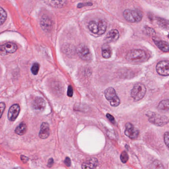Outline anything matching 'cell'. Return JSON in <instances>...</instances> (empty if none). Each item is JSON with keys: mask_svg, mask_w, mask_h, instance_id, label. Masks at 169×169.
<instances>
[{"mask_svg": "<svg viewBox=\"0 0 169 169\" xmlns=\"http://www.w3.org/2000/svg\"><path fill=\"white\" fill-rule=\"evenodd\" d=\"M32 106L36 110L42 111L45 108V101L42 98L37 97L34 99L33 102H32Z\"/></svg>", "mask_w": 169, "mask_h": 169, "instance_id": "cell-13", "label": "cell"}, {"mask_svg": "<svg viewBox=\"0 0 169 169\" xmlns=\"http://www.w3.org/2000/svg\"><path fill=\"white\" fill-rule=\"evenodd\" d=\"M73 89L72 86H69L68 87V95L69 97H72L73 94Z\"/></svg>", "mask_w": 169, "mask_h": 169, "instance_id": "cell-28", "label": "cell"}, {"mask_svg": "<svg viewBox=\"0 0 169 169\" xmlns=\"http://www.w3.org/2000/svg\"><path fill=\"white\" fill-rule=\"evenodd\" d=\"M64 163L67 166L69 167L71 165V159L69 157H66L65 160L64 161Z\"/></svg>", "mask_w": 169, "mask_h": 169, "instance_id": "cell-29", "label": "cell"}, {"mask_svg": "<svg viewBox=\"0 0 169 169\" xmlns=\"http://www.w3.org/2000/svg\"><path fill=\"white\" fill-rule=\"evenodd\" d=\"M169 134L168 132H167L165 133V135H164V142L166 145L167 147H169Z\"/></svg>", "mask_w": 169, "mask_h": 169, "instance_id": "cell-26", "label": "cell"}, {"mask_svg": "<svg viewBox=\"0 0 169 169\" xmlns=\"http://www.w3.org/2000/svg\"><path fill=\"white\" fill-rule=\"evenodd\" d=\"M98 165V160L95 158H91L83 163L82 169H95Z\"/></svg>", "mask_w": 169, "mask_h": 169, "instance_id": "cell-14", "label": "cell"}, {"mask_svg": "<svg viewBox=\"0 0 169 169\" xmlns=\"http://www.w3.org/2000/svg\"><path fill=\"white\" fill-rule=\"evenodd\" d=\"M40 68V65L38 63H34L32 65V67L31 69V72L34 75H37L38 73L39 70Z\"/></svg>", "mask_w": 169, "mask_h": 169, "instance_id": "cell-24", "label": "cell"}, {"mask_svg": "<svg viewBox=\"0 0 169 169\" xmlns=\"http://www.w3.org/2000/svg\"><path fill=\"white\" fill-rule=\"evenodd\" d=\"M146 31L149 35H154L155 34V31L153 29L151 28H147L146 29Z\"/></svg>", "mask_w": 169, "mask_h": 169, "instance_id": "cell-32", "label": "cell"}, {"mask_svg": "<svg viewBox=\"0 0 169 169\" xmlns=\"http://www.w3.org/2000/svg\"><path fill=\"white\" fill-rule=\"evenodd\" d=\"M7 13L4 9L0 8V25L3 24L7 19Z\"/></svg>", "mask_w": 169, "mask_h": 169, "instance_id": "cell-23", "label": "cell"}, {"mask_svg": "<svg viewBox=\"0 0 169 169\" xmlns=\"http://www.w3.org/2000/svg\"><path fill=\"white\" fill-rule=\"evenodd\" d=\"M153 40L155 44H156L159 49H160L163 52H169V44L166 41L159 40L156 38H153Z\"/></svg>", "mask_w": 169, "mask_h": 169, "instance_id": "cell-17", "label": "cell"}, {"mask_svg": "<svg viewBox=\"0 0 169 169\" xmlns=\"http://www.w3.org/2000/svg\"><path fill=\"white\" fill-rule=\"evenodd\" d=\"M146 91L145 86L143 84L138 83L135 84L131 91V96L135 101H139L142 99Z\"/></svg>", "mask_w": 169, "mask_h": 169, "instance_id": "cell-5", "label": "cell"}, {"mask_svg": "<svg viewBox=\"0 0 169 169\" xmlns=\"http://www.w3.org/2000/svg\"><path fill=\"white\" fill-rule=\"evenodd\" d=\"M27 126L24 123H21L19 125L16 129L15 132L16 134L19 136H23L26 132Z\"/></svg>", "mask_w": 169, "mask_h": 169, "instance_id": "cell-20", "label": "cell"}, {"mask_svg": "<svg viewBox=\"0 0 169 169\" xmlns=\"http://www.w3.org/2000/svg\"><path fill=\"white\" fill-rule=\"evenodd\" d=\"M76 52L78 56L82 60L85 61L92 60V54L88 47L85 44H80L77 47Z\"/></svg>", "mask_w": 169, "mask_h": 169, "instance_id": "cell-7", "label": "cell"}, {"mask_svg": "<svg viewBox=\"0 0 169 169\" xmlns=\"http://www.w3.org/2000/svg\"><path fill=\"white\" fill-rule=\"evenodd\" d=\"M20 111V107L19 105L15 104L12 106L9 110L8 119L11 121H14L18 116Z\"/></svg>", "mask_w": 169, "mask_h": 169, "instance_id": "cell-11", "label": "cell"}, {"mask_svg": "<svg viewBox=\"0 0 169 169\" xmlns=\"http://www.w3.org/2000/svg\"><path fill=\"white\" fill-rule=\"evenodd\" d=\"M150 169H164V166L161 161L159 160H155L150 164Z\"/></svg>", "mask_w": 169, "mask_h": 169, "instance_id": "cell-21", "label": "cell"}, {"mask_svg": "<svg viewBox=\"0 0 169 169\" xmlns=\"http://www.w3.org/2000/svg\"><path fill=\"white\" fill-rule=\"evenodd\" d=\"M50 129L49 125L46 122L42 123L40 130L39 133V136L41 139H46L49 136Z\"/></svg>", "mask_w": 169, "mask_h": 169, "instance_id": "cell-12", "label": "cell"}, {"mask_svg": "<svg viewBox=\"0 0 169 169\" xmlns=\"http://www.w3.org/2000/svg\"><path fill=\"white\" fill-rule=\"evenodd\" d=\"M20 159H21V161H23V163H26L28 161V160H29L28 157L23 156V155H21L20 156Z\"/></svg>", "mask_w": 169, "mask_h": 169, "instance_id": "cell-33", "label": "cell"}, {"mask_svg": "<svg viewBox=\"0 0 169 169\" xmlns=\"http://www.w3.org/2000/svg\"><path fill=\"white\" fill-rule=\"evenodd\" d=\"M5 108V103L4 102H1L0 103V119L2 117V116L3 115L4 111Z\"/></svg>", "mask_w": 169, "mask_h": 169, "instance_id": "cell-27", "label": "cell"}, {"mask_svg": "<svg viewBox=\"0 0 169 169\" xmlns=\"http://www.w3.org/2000/svg\"><path fill=\"white\" fill-rule=\"evenodd\" d=\"M54 164V160L53 158H50L48 160V166L49 167V168H51L53 166V165Z\"/></svg>", "mask_w": 169, "mask_h": 169, "instance_id": "cell-31", "label": "cell"}, {"mask_svg": "<svg viewBox=\"0 0 169 169\" xmlns=\"http://www.w3.org/2000/svg\"><path fill=\"white\" fill-rule=\"evenodd\" d=\"M17 47L13 43H7L0 46V55L4 56L9 53H12L16 52Z\"/></svg>", "mask_w": 169, "mask_h": 169, "instance_id": "cell-8", "label": "cell"}, {"mask_svg": "<svg viewBox=\"0 0 169 169\" xmlns=\"http://www.w3.org/2000/svg\"><path fill=\"white\" fill-rule=\"evenodd\" d=\"M158 108L163 110H168L169 109V99L164 100L160 102L158 105Z\"/></svg>", "mask_w": 169, "mask_h": 169, "instance_id": "cell-22", "label": "cell"}, {"mask_svg": "<svg viewBox=\"0 0 169 169\" xmlns=\"http://www.w3.org/2000/svg\"><path fill=\"white\" fill-rule=\"evenodd\" d=\"M139 129L131 123H127L125 124V133L128 137L132 140H136L139 136Z\"/></svg>", "mask_w": 169, "mask_h": 169, "instance_id": "cell-9", "label": "cell"}, {"mask_svg": "<svg viewBox=\"0 0 169 169\" xmlns=\"http://www.w3.org/2000/svg\"><path fill=\"white\" fill-rule=\"evenodd\" d=\"M119 32L116 29L111 30L107 35L105 38L106 41L108 43L114 42L118 39L119 38Z\"/></svg>", "mask_w": 169, "mask_h": 169, "instance_id": "cell-16", "label": "cell"}, {"mask_svg": "<svg viewBox=\"0 0 169 169\" xmlns=\"http://www.w3.org/2000/svg\"><path fill=\"white\" fill-rule=\"evenodd\" d=\"M12 169H23V168H21V167H15L13 168Z\"/></svg>", "mask_w": 169, "mask_h": 169, "instance_id": "cell-34", "label": "cell"}, {"mask_svg": "<svg viewBox=\"0 0 169 169\" xmlns=\"http://www.w3.org/2000/svg\"><path fill=\"white\" fill-rule=\"evenodd\" d=\"M106 98L110 103V105L114 107H117L120 104V99L117 95L116 91L113 88H107L104 93Z\"/></svg>", "mask_w": 169, "mask_h": 169, "instance_id": "cell-6", "label": "cell"}, {"mask_svg": "<svg viewBox=\"0 0 169 169\" xmlns=\"http://www.w3.org/2000/svg\"><path fill=\"white\" fill-rule=\"evenodd\" d=\"M147 115L149 118V122L157 126L162 127L167 124L169 122L168 118L164 115H160L155 112H149Z\"/></svg>", "mask_w": 169, "mask_h": 169, "instance_id": "cell-4", "label": "cell"}, {"mask_svg": "<svg viewBox=\"0 0 169 169\" xmlns=\"http://www.w3.org/2000/svg\"><path fill=\"white\" fill-rule=\"evenodd\" d=\"M124 19L131 23L138 22L143 19V14L139 9H125L123 13Z\"/></svg>", "mask_w": 169, "mask_h": 169, "instance_id": "cell-3", "label": "cell"}, {"mask_svg": "<svg viewBox=\"0 0 169 169\" xmlns=\"http://www.w3.org/2000/svg\"><path fill=\"white\" fill-rule=\"evenodd\" d=\"M156 71L159 75L168 76L169 75V62L168 60L161 61L156 65Z\"/></svg>", "mask_w": 169, "mask_h": 169, "instance_id": "cell-10", "label": "cell"}, {"mask_svg": "<svg viewBox=\"0 0 169 169\" xmlns=\"http://www.w3.org/2000/svg\"><path fill=\"white\" fill-rule=\"evenodd\" d=\"M52 25V21L48 17L44 16V17L42 19L41 25L42 28L44 31H48L50 29H51Z\"/></svg>", "mask_w": 169, "mask_h": 169, "instance_id": "cell-18", "label": "cell"}, {"mask_svg": "<svg viewBox=\"0 0 169 169\" xmlns=\"http://www.w3.org/2000/svg\"><path fill=\"white\" fill-rule=\"evenodd\" d=\"M88 28L91 32L101 35L106 32L107 23L105 21L101 19L91 20L88 24Z\"/></svg>", "mask_w": 169, "mask_h": 169, "instance_id": "cell-2", "label": "cell"}, {"mask_svg": "<svg viewBox=\"0 0 169 169\" xmlns=\"http://www.w3.org/2000/svg\"><path fill=\"white\" fill-rule=\"evenodd\" d=\"M129 160V155L125 151H123L121 155V160L123 163H125Z\"/></svg>", "mask_w": 169, "mask_h": 169, "instance_id": "cell-25", "label": "cell"}, {"mask_svg": "<svg viewBox=\"0 0 169 169\" xmlns=\"http://www.w3.org/2000/svg\"><path fill=\"white\" fill-rule=\"evenodd\" d=\"M112 49L109 45L105 44L102 47V55L105 58H109L112 56Z\"/></svg>", "mask_w": 169, "mask_h": 169, "instance_id": "cell-19", "label": "cell"}, {"mask_svg": "<svg viewBox=\"0 0 169 169\" xmlns=\"http://www.w3.org/2000/svg\"><path fill=\"white\" fill-rule=\"evenodd\" d=\"M126 59L132 64H141L147 59V56L144 50H132L128 52Z\"/></svg>", "mask_w": 169, "mask_h": 169, "instance_id": "cell-1", "label": "cell"}, {"mask_svg": "<svg viewBox=\"0 0 169 169\" xmlns=\"http://www.w3.org/2000/svg\"><path fill=\"white\" fill-rule=\"evenodd\" d=\"M47 4L55 8H61L65 5L67 0H44Z\"/></svg>", "mask_w": 169, "mask_h": 169, "instance_id": "cell-15", "label": "cell"}, {"mask_svg": "<svg viewBox=\"0 0 169 169\" xmlns=\"http://www.w3.org/2000/svg\"><path fill=\"white\" fill-rule=\"evenodd\" d=\"M107 117L108 118L109 120L111 122L113 123H115V120H114V118L112 115H111L110 114H107Z\"/></svg>", "mask_w": 169, "mask_h": 169, "instance_id": "cell-30", "label": "cell"}]
</instances>
